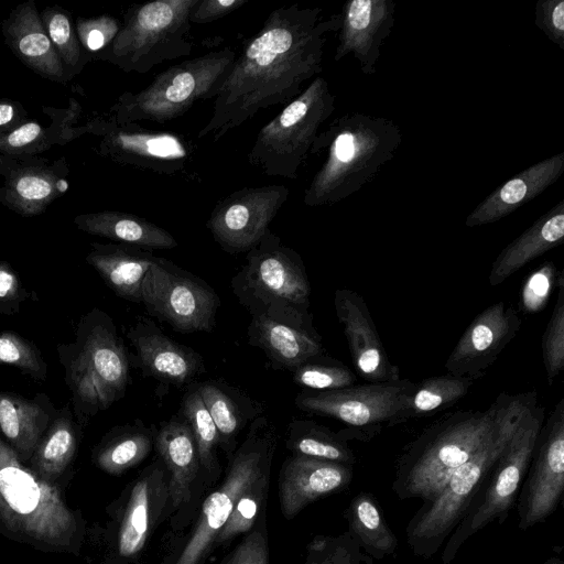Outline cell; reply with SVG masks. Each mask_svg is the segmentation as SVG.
Returning a JSON list of instances; mask_svg holds the SVG:
<instances>
[{
    "instance_id": "cell-1",
    "label": "cell",
    "mask_w": 564,
    "mask_h": 564,
    "mask_svg": "<svg viewBox=\"0 0 564 564\" xmlns=\"http://www.w3.org/2000/svg\"><path fill=\"white\" fill-rule=\"evenodd\" d=\"M340 28V14L323 9L282 6L236 56L215 97L210 119L198 138L217 142L259 111L286 105L323 69L328 36Z\"/></svg>"
},
{
    "instance_id": "cell-2",
    "label": "cell",
    "mask_w": 564,
    "mask_h": 564,
    "mask_svg": "<svg viewBox=\"0 0 564 564\" xmlns=\"http://www.w3.org/2000/svg\"><path fill=\"white\" fill-rule=\"evenodd\" d=\"M402 142L397 122L365 112H347L319 131L310 154L326 153L304 191L310 207L337 204L370 183Z\"/></svg>"
},
{
    "instance_id": "cell-3",
    "label": "cell",
    "mask_w": 564,
    "mask_h": 564,
    "mask_svg": "<svg viewBox=\"0 0 564 564\" xmlns=\"http://www.w3.org/2000/svg\"><path fill=\"white\" fill-rule=\"evenodd\" d=\"M0 532L44 552L79 554L85 525L56 482L37 476L0 437Z\"/></svg>"
},
{
    "instance_id": "cell-4",
    "label": "cell",
    "mask_w": 564,
    "mask_h": 564,
    "mask_svg": "<svg viewBox=\"0 0 564 564\" xmlns=\"http://www.w3.org/2000/svg\"><path fill=\"white\" fill-rule=\"evenodd\" d=\"M538 395L536 390L517 394L501 392L502 400L494 435L453 473L435 498L423 501L409 521L405 536L414 555L429 560L440 551L466 516L522 417L539 404Z\"/></svg>"
},
{
    "instance_id": "cell-5",
    "label": "cell",
    "mask_w": 564,
    "mask_h": 564,
    "mask_svg": "<svg viewBox=\"0 0 564 564\" xmlns=\"http://www.w3.org/2000/svg\"><path fill=\"white\" fill-rule=\"evenodd\" d=\"M501 393L485 411L447 414L424 429L400 454L391 489L401 499L435 498L453 473L494 435Z\"/></svg>"
},
{
    "instance_id": "cell-6",
    "label": "cell",
    "mask_w": 564,
    "mask_h": 564,
    "mask_svg": "<svg viewBox=\"0 0 564 564\" xmlns=\"http://www.w3.org/2000/svg\"><path fill=\"white\" fill-rule=\"evenodd\" d=\"M280 434L265 415L248 426L245 440L227 460L221 482L205 496L189 530L160 564H204L239 496L261 476L271 473Z\"/></svg>"
},
{
    "instance_id": "cell-7",
    "label": "cell",
    "mask_w": 564,
    "mask_h": 564,
    "mask_svg": "<svg viewBox=\"0 0 564 564\" xmlns=\"http://www.w3.org/2000/svg\"><path fill=\"white\" fill-rule=\"evenodd\" d=\"M231 290L251 317L313 324L311 284L302 257L271 230L246 252Z\"/></svg>"
},
{
    "instance_id": "cell-8",
    "label": "cell",
    "mask_w": 564,
    "mask_h": 564,
    "mask_svg": "<svg viewBox=\"0 0 564 564\" xmlns=\"http://www.w3.org/2000/svg\"><path fill=\"white\" fill-rule=\"evenodd\" d=\"M236 56L231 47H225L166 68L141 90L119 97L113 107L118 123H165L183 116L196 101L215 98Z\"/></svg>"
},
{
    "instance_id": "cell-9",
    "label": "cell",
    "mask_w": 564,
    "mask_h": 564,
    "mask_svg": "<svg viewBox=\"0 0 564 564\" xmlns=\"http://www.w3.org/2000/svg\"><path fill=\"white\" fill-rule=\"evenodd\" d=\"M335 101L328 82L315 77L258 131L248 162L267 176L297 178L319 128L335 111Z\"/></svg>"
},
{
    "instance_id": "cell-10",
    "label": "cell",
    "mask_w": 564,
    "mask_h": 564,
    "mask_svg": "<svg viewBox=\"0 0 564 564\" xmlns=\"http://www.w3.org/2000/svg\"><path fill=\"white\" fill-rule=\"evenodd\" d=\"M199 0H156L131 6L110 44V58L126 72L144 74L193 51L189 17Z\"/></svg>"
},
{
    "instance_id": "cell-11",
    "label": "cell",
    "mask_w": 564,
    "mask_h": 564,
    "mask_svg": "<svg viewBox=\"0 0 564 564\" xmlns=\"http://www.w3.org/2000/svg\"><path fill=\"white\" fill-rule=\"evenodd\" d=\"M545 420V409L535 405L520 421L466 516L447 538L441 561L449 564L462 545L492 522L502 524L514 507L534 446Z\"/></svg>"
},
{
    "instance_id": "cell-12",
    "label": "cell",
    "mask_w": 564,
    "mask_h": 564,
    "mask_svg": "<svg viewBox=\"0 0 564 564\" xmlns=\"http://www.w3.org/2000/svg\"><path fill=\"white\" fill-rule=\"evenodd\" d=\"M109 514L105 564L140 561L159 525L171 517L169 477L160 457L127 484Z\"/></svg>"
},
{
    "instance_id": "cell-13",
    "label": "cell",
    "mask_w": 564,
    "mask_h": 564,
    "mask_svg": "<svg viewBox=\"0 0 564 564\" xmlns=\"http://www.w3.org/2000/svg\"><path fill=\"white\" fill-rule=\"evenodd\" d=\"M147 313L175 332L209 333L216 324L220 299L202 278L158 257L142 283Z\"/></svg>"
},
{
    "instance_id": "cell-14",
    "label": "cell",
    "mask_w": 564,
    "mask_h": 564,
    "mask_svg": "<svg viewBox=\"0 0 564 564\" xmlns=\"http://www.w3.org/2000/svg\"><path fill=\"white\" fill-rule=\"evenodd\" d=\"M414 382L367 383L347 388L312 391L303 390L294 399L295 406L306 413L344 422L348 440H369L382 424L395 425L403 400Z\"/></svg>"
},
{
    "instance_id": "cell-15",
    "label": "cell",
    "mask_w": 564,
    "mask_h": 564,
    "mask_svg": "<svg viewBox=\"0 0 564 564\" xmlns=\"http://www.w3.org/2000/svg\"><path fill=\"white\" fill-rule=\"evenodd\" d=\"M519 491L518 527L528 530L552 516L564 491V398L542 426Z\"/></svg>"
},
{
    "instance_id": "cell-16",
    "label": "cell",
    "mask_w": 564,
    "mask_h": 564,
    "mask_svg": "<svg viewBox=\"0 0 564 564\" xmlns=\"http://www.w3.org/2000/svg\"><path fill=\"white\" fill-rule=\"evenodd\" d=\"M154 449L167 471L171 528L181 532L195 520L207 491L192 430L180 412L160 422Z\"/></svg>"
},
{
    "instance_id": "cell-17",
    "label": "cell",
    "mask_w": 564,
    "mask_h": 564,
    "mask_svg": "<svg viewBox=\"0 0 564 564\" xmlns=\"http://www.w3.org/2000/svg\"><path fill=\"white\" fill-rule=\"evenodd\" d=\"M289 195L282 184L235 191L215 205L206 227L225 252H248L270 230Z\"/></svg>"
},
{
    "instance_id": "cell-18",
    "label": "cell",
    "mask_w": 564,
    "mask_h": 564,
    "mask_svg": "<svg viewBox=\"0 0 564 564\" xmlns=\"http://www.w3.org/2000/svg\"><path fill=\"white\" fill-rule=\"evenodd\" d=\"M106 152L117 161L160 175H181L193 164L196 147L184 135L156 131L137 122L106 131Z\"/></svg>"
},
{
    "instance_id": "cell-19",
    "label": "cell",
    "mask_w": 564,
    "mask_h": 564,
    "mask_svg": "<svg viewBox=\"0 0 564 564\" xmlns=\"http://www.w3.org/2000/svg\"><path fill=\"white\" fill-rule=\"evenodd\" d=\"M127 337L137 352L131 362L143 377L153 378L163 386L186 390L206 372L199 352L175 341L147 317L140 316Z\"/></svg>"
},
{
    "instance_id": "cell-20",
    "label": "cell",
    "mask_w": 564,
    "mask_h": 564,
    "mask_svg": "<svg viewBox=\"0 0 564 564\" xmlns=\"http://www.w3.org/2000/svg\"><path fill=\"white\" fill-rule=\"evenodd\" d=\"M521 319L513 306L500 301L478 314L449 354V375L478 379L517 336Z\"/></svg>"
},
{
    "instance_id": "cell-21",
    "label": "cell",
    "mask_w": 564,
    "mask_h": 564,
    "mask_svg": "<svg viewBox=\"0 0 564 564\" xmlns=\"http://www.w3.org/2000/svg\"><path fill=\"white\" fill-rule=\"evenodd\" d=\"M393 0H349L339 12L340 28L334 61L351 55L364 75L376 73L381 47L395 22Z\"/></svg>"
},
{
    "instance_id": "cell-22",
    "label": "cell",
    "mask_w": 564,
    "mask_h": 564,
    "mask_svg": "<svg viewBox=\"0 0 564 564\" xmlns=\"http://www.w3.org/2000/svg\"><path fill=\"white\" fill-rule=\"evenodd\" d=\"M334 307L357 373L369 383L400 380V370L389 360L364 297L354 290L337 289Z\"/></svg>"
},
{
    "instance_id": "cell-23",
    "label": "cell",
    "mask_w": 564,
    "mask_h": 564,
    "mask_svg": "<svg viewBox=\"0 0 564 564\" xmlns=\"http://www.w3.org/2000/svg\"><path fill=\"white\" fill-rule=\"evenodd\" d=\"M352 479L354 466L290 455L278 479L282 516L292 520L308 505L346 489Z\"/></svg>"
},
{
    "instance_id": "cell-24",
    "label": "cell",
    "mask_w": 564,
    "mask_h": 564,
    "mask_svg": "<svg viewBox=\"0 0 564 564\" xmlns=\"http://www.w3.org/2000/svg\"><path fill=\"white\" fill-rule=\"evenodd\" d=\"M248 343L261 349L274 370H296L304 362L326 355L314 324H293L267 316L251 317Z\"/></svg>"
},
{
    "instance_id": "cell-25",
    "label": "cell",
    "mask_w": 564,
    "mask_h": 564,
    "mask_svg": "<svg viewBox=\"0 0 564 564\" xmlns=\"http://www.w3.org/2000/svg\"><path fill=\"white\" fill-rule=\"evenodd\" d=\"M564 172V151L516 174L481 200L466 217L469 228L496 223L552 186Z\"/></svg>"
},
{
    "instance_id": "cell-26",
    "label": "cell",
    "mask_w": 564,
    "mask_h": 564,
    "mask_svg": "<svg viewBox=\"0 0 564 564\" xmlns=\"http://www.w3.org/2000/svg\"><path fill=\"white\" fill-rule=\"evenodd\" d=\"M195 384L216 425L219 449L228 460L239 446L240 433L263 415L264 405L220 378L197 381Z\"/></svg>"
},
{
    "instance_id": "cell-27",
    "label": "cell",
    "mask_w": 564,
    "mask_h": 564,
    "mask_svg": "<svg viewBox=\"0 0 564 564\" xmlns=\"http://www.w3.org/2000/svg\"><path fill=\"white\" fill-rule=\"evenodd\" d=\"M564 239V200L542 214L507 245L491 264L489 284L497 286L525 264L561 245Z\"/></svg>"
},
{
    "instance_id": "cell-28",
    "label": "cell",
    "mask_w": 564,
    "mask_h": 564,
    "mask_svg": "<svg viewBox=\"0 0 564 564\" xmlns=\"http://www.w3.org/2000/svg\"><path fill=\"white\" fill-rule=\"evenodd\" d=\"M156 258L151 250L118 243L96 245L87 261L119 297L142 304V283Z\"/></svg>"
},
{
    "instance_id": "cell-29",
    "label": "cell",
    "mask_w": 564,
    "mask_h": 564,
    "mask_svg": "<svg viewBox=\"0 0 564 564\" xmlns=\"http://www.w3.org/2000/svg\"><path fill=\"white\" fill-rule=\"evenodd\" d=\"M119 400L130 383V357L109 319H100L89 329L77 357Z\"/></svg>"
},
{
    "instance_id": "cell-30",
    "label": "cell",
    "mask_w": 564,
    "mask_h": 564,
    "mask_svg": "<svg viewBox=\"0 0 564 564\" xmlns=\"http://www.w3.org/2000/svg\"><path fill=\"white\" fill-rule=\"evenodd\" d=\"M78 228L119 243L147 250L173 249L176 239L164 228L145 218L123 212H98L76 217Z\"/></svg>"
},
{
    "instance_id": "cell-31",
    "label": "cell",
    "mask_w": 564,
    "mask_h": 564,
    "mask_svg": "<svg viewBox=\"0 0 564 564\" xmlns=\"http://www.w3.org/2000/svg\"><path fill=\"white\" fill-rule=\"evenodd\" d=\"M10 44L19 57L37 73L59 79L64 69L61 57L41 23L36 9L23 4L7 28Z\"/></svg>"
},
{
    "instance_id": "cell-32",
    "label": "cell",
    "mask_w": 564,
    "mask_h": 564,
    "mask_svg": "<svg viewBox=\"0 0 564 564\" xmlns=\"http://www.w3.org/2000/svg\"><path fill=\"white\" fill-rule=\"evenodd\" d=\"M344 517L348 534L361 551L373 560L392 556L399 541L383 517L375 496L367 491L358 492L349 501Z\"/></svg>"
},
{
    "instance_id": "cell-33",
    "label": "cell",
    "mask_w": 564,
    "mask_h": 564,
    "mask_svg": "<svg viewBox=\"0 0 564 564\" xmlns=\"http://www.w3.org/2000/svg\"><path fill=\"white\" fill-rule=\"evenodd\" d=\"M158 427L142 420L116 427L95 454L96 465L107 474L121 475L141 464L154 448Z\"/></svg>"
},
{
    "instance_id": "cell-34",
    "label": "cell",
    "mask_w": 564,
    "mask_h": 564,
    "mask_svg": "<svg viewBox=\"0 0 564 564\" xmlns=\"http://www.w3.org/2000/svg\"><path fill=\"white\" fill-rule=\"evenodd\" d=\"M285 446L291 455L354 466L356 457L343 431L334 432L313 420L292 417L288 424Z\"/></svg>"
},
{
    "instance_id": "cell-35",
    "label": "cell",
    "mask_w": 564,
    "mask_h": 564,
    "mask_svg": "<svg viewBox=\"0 0 564 564\" xmlns=\"http://www.w3.org/2000/svg\"><path fill=\"white\" fill-rule=\"evenodd\" d=\"M475 381L474 378L447 373L413 383L403 400L395 425L431 416L453 406L469 392Z\"/></svg>"
},
{
    "instance_id": "cell-36",
    "label": "cell",
    "mask_w": 564,
    "mask_h": 564,
    "mask_svg": "<svg viewBox=\"0 0 564 564\" xmlns=\"http://www.w3.org/2000/svg\"><path fill=\"white\" fill-rule=\"evenodd\" d=\"M47 422L34 402L0 393V431L22 462L30 460Z\"/></svg>"
},
{
    "instance_id": "cell-37",
    "label": "cell",
    "mask_w": 564,
    "mask_h": 564,
    "mask_svg": "<svg viewBox=\"0 0 564 564\" xmlns=\"http://www.w3.org/2000/svg\"><path fill=\"white\" fill-rule=\"evenodd\" d=\"M195 383L185 390L178 412L192 430L198 449L205 488L209 492L223 474L218 457V432Z\"/></svg>"
},
{
    "instance_id": "cell-38",
    "label": "cell",
    "mask_w": 564,
    "mask_h": 564,
    "mask_svg": "<svg viewBox=\"0 0 564 564\" xmlns=\"http://www.w3.org/2000/svg\"><path fill=\"white\" fill-rule=\"evenodd\" d=\"M76 451V437L66 420H58L41 438L30 462V468L42 479L56 482Z\"/></svg>"
},
{
    "instance_id": "cell-39",
    "label": "cell",
    "mask_w": 564,
    "mask_h": 564,
    "mask_svg": "<svg viewBox=\"0 0 564 564\" xmlns=\"http://www.w3.org/2000/svg\"><path fill=\"white\" fill-rule=\"evenodd\" d=\"M270 476L271 473L261 476L239 496L232 512L215 540L214 550L228 545L239 534H246L252 530L267 510Z\"/></svg>"
},
{
    "instance_id": "cell-40",
    "label": "cell",
    "mask_w": 564,
    "mask_h": 564,
    "mask_svg": "<svg viewBox=\"0 0 564 564\" xmlns=\"http://www.w3.org/2000/svg\"><path fill=\"white\" fill-rule=\"evenodd\" d=\"M54 175L43 171H24L12 178L7 191V199L19 212L34 215L54 198Z\"/></svg>"
},
{
    "instance_id": "cell-41",
    "label": "cell",
    "mask_w": 564,
    "mask_h": 564,
    "mask_svg": "<svg viewBox=\"0 0 564 564\" xmlns=\"http://www.w3.org/2000/svg\"><path fill=\"white\" fill-rule=\"evenodd\" d=\"M293 382L312 391H328L355 386L356 375L343 362L326 355L313 358L292 372Z\"/></svg>"
},
{
    "instance_id": "cell-42",
    "label": "cell",
    "mask_w": 564,
    "mask_h": 564,
    "mask_svg": "<svg viewBox=\"0 0 564 564\" xmlns=\"http://www.w3.org/2000/svg\"><path fill=\"white\" fill-rule=\"evenodd\" d=\"M300 564H373L348 532L338 535H316L306 545Z\"/></svg>"
},
{
    "instance_id": "cell-43",
    "label": "cell",
    "mask_w": 564,
    "mask_h": 564,
    "mask_svg": "<svg viewBox=\"0 0 564 564\" xmlns=\"http://www.w3.org/2000/svg\"><path fill=\"white\" fill-rule=\"evenodd\" d=\"M557 300L542 336V359L549 384L564 368V275L556 278Z\"/></svg>"
},
{
    "instance_id": "cell-44",
    "label": "cell",
    "mask_w": 564,
    "mask_h": 564,
    "mask_svg": "<svg viewBox=\"0 0 564 564\" xmlns=\"http://www.w3.org/2000/svg\"><path fill=\"white\" fill-rule=\"evenodd\" d=\"M269 531L267 510L251 531L220 561L219 564H269Z\"/></svg>"
},
{
    "instance_id": "cell-45",
    "label": "cell",
    "mask_w": 564,
    "mask_h": 564,
    "mask_svg": "<svg viewBox=\"0 0 564 564\" xmlns=\"http://www.w3.org/2000/svg\"><path fill=\"white\" fill-rule=\"evenodd\" d=\"M556 267L549 261L527 278L521 291V307L525 313L533 314L544 308L556 284Z\"/></svg>"
},
{
    "instance_id": "cell-46",
    "label": "cell",
    "mask_w": 564,
    "mask_h": 564,
    "mask_svg": "<svg viewBox=\"0 0 564 564\" xmlns=\"http://www.w3.org/2000/svg\"><path fill=\"white\" fill-rule=\"evenodd\" d=\"M72 380L82 401L94 409H106L117 401L112 391L78 358L72 367Z\"/></svg>"
},
{
    "instance_id": "cell-47",
    "label": "cell",
    "mask_w": 564,
    "mask_h": 564,
    "mask_svg": "<svg viewBox=\"0 0 564 564\" xmlns=\"http://www.w3.org/2000/svg\"><path fill=\"white\" fill-rule=\"evenodd\" d=\"M43 17L46 32L58 56L65 63L76 65L79 59V43L67 15L59 11L47 10Z\"/></svg>"
},
{
    "instance_id": "cell-48",
    "label": "cell",
    "mask_w": 564,
    "mask_h": 564,
    "mask_svg": "<svg viewBox=\"0 0 564 564\" xmlns=\"http://www.w3.org/2000/svg\"><path fill=\"white\" fill-rule=\"evenodd\" d=\"M120 28L119 21L110 15L77 20V32L80 43L91 52L110 45Z\"/></svg>"
},
{
    "instance_id": "cell-49",
    "label": "cell",
    "mask_w": 564,
    "mask_h": 564,
    "mask_svg": "<svg viewBox=\"0 0 564 564\" xmlns=\"http://www.w3.org/2000/svg\"><path fill=\"white\" fill-rule=\"evenodd\" d=\"M534 24L564 51V0H539L534 9Z\"/></svg>"
},
{
    "instance_id": "cell-50",
    "label": "cell",
    "mask_w": 564,
    "mask_h": 564,
    "mask_svg": "<svg viewBox=\"0 0 564 564\" xmlns=\"http://www.w3.org/2000/svg\"><path fill=\"white\" fill-rule=\"evenodd\" d=\"M0 364L12 365L35 373L41 364L35 350L22 338L11 333L0 335Z\"/></svg>"
},
{
    "instance_id": "cell-51",
    "label": "cell",
    "mask_w": 564,
    "mask_h": 564,
    "mask_svg": "<svg viewBox=\"0 0 564 564\" xmlns=\"http://www.w3.org/2000/svg\"><path fill=\"white\" fill-rule=\"evenodd\" d=\"M249 0H199L193 9L189 22L206 24L216 21L241 8Z\"/></svg>"
},
{
    "instance_id": "cell-52",
    "label": "cell",
    "mask_w": 564,
    "mask_h": 564,
    "mask_svg": "<svg viewBox=\"0 0 564 564\" xmlns=\"http://www.w3.org/2000/svg\"><path fill=\"white\" fill-rule=\"evenodd\" d=\"M42 132V127L37 122L24 123L3 137L0 140V148L10 150L23 148L39 139Z\"/></svg>"
},
{
    "instance_id": "cell-53",
    "label": "cell",
    "mask_w": 564,
    "mask_h": 564,
    "mask_svg": "<svg viewBox=\"0 0 564 564\" xmlns=\"http://www.w3.org/2000/svg\"><path fill=\"white\" fill-rule=\"evenodd\" d=\"M19 282L15 274L0 264V299H11L17 295Z\"/></svg>"
},
{
    "instance_id": "cell-54",
    "label": "cell",
    "mask_w": 564,
    "mask_h": 564,
    "mask_svg": "<svg viewBox=\"0 0 564 564\" xmlns=\"http://www.w3.org/2000/svg\"><path fill=\"white\" fill-rule=\"evenodd\" d=\"M14 116V108L10 104H0V127L11 122Z\"/></svg>"
},
{
    "instance_id": "cell-55",
    "label": "cell",
    "mask_w": 564,
    "mask_h": 564,
    "mask_svg": "<svg viewBox=\"0 0 564 564\" xmlns=\"http://www.w3.org/2000/svg\"><path fill=\"white\" fill-rule=\"evenodd\" d=\"M68 187V184L65 180H57L55 182V188L57 193H64Z\"/></svg>"
},
{
    "instance_id": "cell-56",
    "label": "cell",
    "mask_w": 564,
    "mask_h": 564,
    "mask_svg": "<svg viewBox=\"0 0 564 564\" xmlns=\"http://www.w3.org/2000/svg\"><path fill=\"white\" fill-rule=\"evenodd\" d=\"M541 564H564L563 560L557 557V556H552L547 560H545L544 562H542Z\"/></svg>"
},
{
    "instance_id": "cell-57",
    "label": "cell",
    "mask_w": 564,
    "mask_h": 564,
    "mask_svg": "<svg viewBox=\"0 0 564 564\" xmlns=\"http://www.w3.org/2000/svg\"><path fill=\"white\" fill-rule=\"evenodd\" d=\"M131 564H143L141 561H138V562H134V563H131Z\"/></svg>"
}]
</instances>
